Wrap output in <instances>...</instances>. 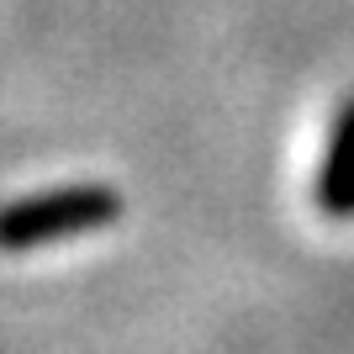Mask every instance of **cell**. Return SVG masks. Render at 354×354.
Here are the masks:
<instances>
[{
    "mask_svg": "<svg viewBox=\"0 0 354 354\" xmlns=\"http://www.w3.org/2000/svg\"><path fill=\"white\" fill-rule=\"evenodd\" d=\"M117 217V196L106 185H69L53 196H32L0 212V249H37L53 238H74L90 227H106Z\"/></svg>",
    "mask_w": 354,
    "mask_h": 354,
    "instance_id": "obj_1",
    "label": "cell"
},
{
    "mask_svg": "<svg viewBox=\"0 0 354 354\" xmlns=\"http://www.w3.org/2000/svg\"><path fill=\"white\" fill-rule=\"evenodd\" d=\"M323 212H333V217H354V111H349V122H344L333 153H328Z\"/></svg>",
    "mask_w": 354,
    "mask_h": 354,
    "instance_id": "obj_2",
    "label": "cell"
}]
</instances>
